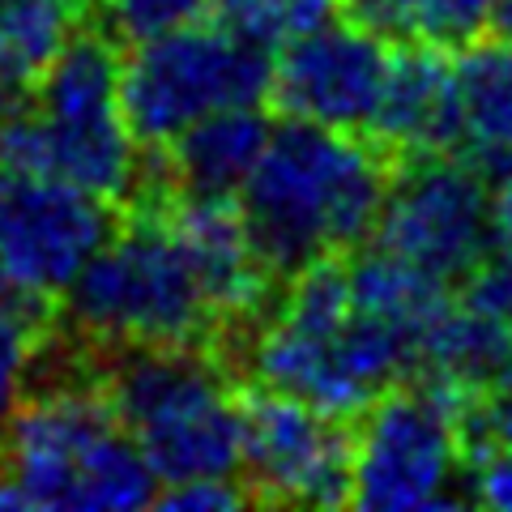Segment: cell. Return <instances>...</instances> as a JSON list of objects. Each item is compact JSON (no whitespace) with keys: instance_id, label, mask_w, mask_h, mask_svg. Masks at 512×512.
I'll return each instance as SVG.
<instances>
[{"instance_id":"cb8c5ba5","label":"cell","mask_w":512,"mask_h":512,"mask_svg":"<svg viewBox=\"0 0 512 512\" xmlns=\"http://www.w3.org/2000/svg\"><path fill=\"white\" fill-rule=\"evenodd\" d=\"M457 286H461V295H457L461 303H470L474 312L495 316V320H504V325H512V261H508V256L487 252Z\"/></svg>"},{"instance_id":"4316f807","label":"cell","mask_w":512,"mask_h":512,"mask_svg":"<svg viewBox=\"0 0 512 512\" xmlns=\"http://www.w3.org/2000/svg\"><path fill=\"white\" fill-rule=\"evenodd\" d=\"M491 30H495V39L512 47V0H500V5H495V13H491Z\"/></svg>"},{"instance_id":"8fae6325","label":"cell","mask_w":512,"mask_h":512,"mask_svg":"<svg viewBox=\"0 0 512 512\" xmlns=\"http://www.w3.org/2000/svg\"><path fill=\"white\" fill-rule=\"evenodd\" d=\"M239 474L261 500L333 508L350 500V431L303 397L256 389L244 397Z\"/></svg>"},{"instance_id":"ac0fdd59","label":"cell","mask_w":512,"mask_h":512,"mask_svg":"<svg viewBox=\"0 0 512 512\" xmlns=\"http://www.w3.org/2000/svg\"><path fill=\"white\" fill-rule=\"evenodd\" d=\"M73 30L77 0H13L0 9V116L30 103Z\"/></svg>"},{"instance_id":"ba28073f","label":"cell","mask_w":512,"mask_h":512,"mask_svg":"<svg viewBox=\"0 0 512 512\" xmlns=\"http://www.w3.org/2000/svg\"><path fill=\"white\" fill-rule=\"evenodd\" d=\"M457 397L427 380L393 384L350 436V500L367 512H436L470 500Z\"/></svg>"},{"instance_id":"603a6c76","label":"cell","mask_w":512,"mask_h":512,"mask_svg":"<svg viewBox=\"0 0 512 512\" xmlns=\"http://www.w3.org/2000/svg\"><path fill=\"white\" fill-rule=\"evenodd\" d=\"M107 30L120 39H146L158 35V30H171V26H184V22H197L210 0H99Z\"/></svg>"},{"instance_id":"d4e9b609","label":"cell","mask_w":512,"mask_h":512,"mask_svg":"<svg viewBox=\"0 0 512 512\" xmlns=\"http://www.w3.org/2000/svg\"><path fill=\"white\" fill-rule=\"evenodd\" d=\"M248 500H252V491L239 478H188V483L158 487L154 495V504L175 508V512H227Z\"/></svg>"},{"instance_id":"5bb4252c","label":"cell","mask_w":512,"mask_h":512,"mask_svg":"<svg viewBox=\"0 0 512 512\" xmlns=\"http://www.w3.org/2000/svg\"><path fill=\"white\" fill-rule=\"evenodd\" d=\"M367 137L397 154H453L457 137V82L453 56L431 43H406L393 52L376 120Z\"/></svg>"},{"instance_id":"8992f818","label":"cell","mask_w":512,"mask_h":512,"mask_svg":"<svg viewBox=\"0 0 512 512\" xmlns=\"http://www.w3.org/2000/svg\"><path fill=\"white\" fill-rule=\"evenodd\" d=\"M77 333L116 350L201 346L218 329L205 286L167 214H141L103 239L64 291Z\"/></svg>"},{"instance_id":"6da1fadb","label":"cell","mask_w":512,"mask_h":512,"mask_svg":"<svg viewBox=\"0 0 512 512\" xmlns=\"http://www.w3.org/2000/svg\"><path fill=\"white\" fill-rule=\"evenodd\" d=\"M389 167L372 137L282 120L239 188V218L269 278H295L372 239Z\"/></svg>"},{"instance_id":"7402d4cb","label":"cell","mask_w":512,"mask_h":512,"mask_svg":"<svg viewBox=\"0 0 512 512\" xmlns=\"http://www.w3.org/2000/svg\"><path fill=\"white\" fill-rule=\"evenodd\" d=\"M39 320L35 303L9 295L0 286V427L9 423V414L22 406L30 393V376L39 363Z\"/></svg>"},{"instance_id":"4fadbf2b","label":"cell","mask_w":512,"mask_h":512,"mask_svg":"<svg viewBox=\"0 0 512 512\" xmlns=\"http://www.w3.org/2000/svg\"><path fill=\"white\" fill-rule=\"evenodd\" d=\"M167 218L180 235L192 269H197L218 325L261 312L269 274L248 239L239 205L227 197H180V205Z\"/></svg>"},{"instance_id":"44dd1931","label":"cell","mask_w":512,"mask_h":512,"mask_svg":"<svg viewBox=\"0 0 512 512\" xmlns=\"http://www.w3.org/2000/svg\"><path fill=\"white\" fill-rule=\"evenodd\" d=\"M214 22L231 35L274 56L278 47L299 39L342 9V0H210Z\"/></svg>"},{"instance_id":"9a60e30c","label":"cell","mask_w":512,"mask_h":512,"mask_svg":"<svg viewBox=\"0 0 512 512\" xmlns=\"http://www.w3.org/2000/svg\"><path fill=\"white\" fill-rule=\"evenodd\" d=\"M457 137L453 154L487 175L491 188L512 184V47L470 39L453 56Z\"/></svg>"},{"instance_id":"484cf974","label":"cell","mask_w":512,"mask_h":512,"mask_svg":"<svg viewBox=\"0 0 512 512\" xmlns=\"http://www.w3.org/2000/svg\"><path fill=\"white\" fill-rule=\"evenodd\" d=\"M491 252L512 261V184L495 188V210H491Z\"/></svg>"},{"instance_id":"30bf717a","label":"cell","mask_w":512,"mask_h":512,"mask_svg":"<svg viewBox=\"0 0 512 512\" xmlns=\"http://www.w3.org/2000/svg\"><path fill=\"white\" fill-rule=\"evenodd\" d=\"M107 201L52 171L0 167V286L26 303L64 299L111 235Z\"/></svg>"},{"instance_id":"e0dca14e","label":"cell","mask_w":512,"mask_h":512,"mask_svg":"<svg viewBox=\"0 0 512 512\" xmlns=\"http://www.w3.org/2000/svg\"><path fill=\"white\" fill-rule=\"evenodd\" d=\"M414 380H427L457 402H474L512 380V325L448 299L427 329L414 363Z\"/></svg>"},{"instance_id":"7c38bea8","label":"cell","mask_w":512,"mask_h":512,"mask_svg":"<svg viewBox=\"0 0 512 512\" xmlns=\"http://www.w3.org/2000/svg\"><path fill=\"white\" fill-rule=\"evenodd\" d=\"M393 43L372 26L333 13L274 52L269 99L282 120L367 133L389 82Z\"/></svg>"},{"instance_id":"9c48e42d","label":"cell","mask_w":512,"mask_h":512,"mask_svg":"<svg viewBox=\"0 0 512 512\" xmlns=\"http://www.w3.org/2000/svg\"><path fill=\"white\" fill-rule=\"evenodd\" d=\"M495 188L457 154H419L389 180L376 244L427 278L453 286L491 252Z\"/></svg>"},{"instance_id":"2e32d148","label":"cell","mask_w":512,"mask_h":512,"mask_svg":"<svg viewBox=\"0 0 512 512\" xmlns=\"http://www.w3.org/2000/svg\"><path fill=\"white\" fill-rule=\"evenodd\" d=\"M274 120H269L265 103L252 107H222L188 124L167 150V175L180 188V197H227L235 201L239 188L261 158Z\"/></svg>"},{"instance_id":"ffe728a7","label":"cell","mask_w":512,"mask_h":512,"mask_svg":"<svg viewBox=\"0 0 512 512\" xmlns=\"http://www.w3.org/2000/svg\"><path fill=\"white\" fill-rule=\"evenodd\" d=\"M466 487L470 500L512 512V384L466 414Z\"/></svg>"},{"instance_id":"5b68a950","label":"cell","mask_w":512,"mask_h":512,"mask_svg":"<svg viewBox=\"0 0 512 512\" xmlns=\"http://www.w3.org/2000/svg\"><path fill=\"white\" fill-rule=\"evenodd\" d=\"M103 393L158 487L239 474L244 397L197 346L120 350Z\"/></svg>"},{"instance_id":"7a4b0ae2","label":"cell","mask_w":512,"mask_h":512,"mask_svg":"<svg viewBox=\"0 0 512 512\" xmlns=\"http://www.w3.org/2000/svg\"><path fill=\"white\" fill-rule=\"evenodd\" d=\"M286 282L248 346V367L265 389L350 419L414 376L419 333L350 291L346 256L308 265Z\"/></svg>"},{"instance_id":"3957f363","label":"cell","mask_w":512,"mask_h":512,"mask_svg":"<svg viewBox=\"0 0 512 512\" xmlns=\"http://www.w3.org/2000/svg\"><path fill=\"white\" fill-rule=\"evenodd\" d=\"M0 167L52 171L99 201H124L141 180V146L120 103V47L73 30L30 103L0 116Z\"/></svg>"},{"instance_id":"83f0119b","label":"cell","mask_w":512,"mask_h":512,"mask_svg":"<svg viewBox=\"0 0 512 512\" xmlns=\"http://www.w3.org/2000/svg\"><path fill=\"white\" fill-rule=\"evenodd\" d=\"M5 5H13V0H0V9H5Z\"/></svg>"},{"instance_id":"277c9868","label":"cell","mask_w":512,"mask_h":512,"mask_svg":"<svg viewBox=\"0 0 512 512\" xmlns=\"http://www.w3.org/2000/svg\"><path fill=\"white\" fill-rule=\"evenodd\" d=\"M0 478L26 508L133 512L154 504L158 478L116 419L103 389L56 384L9 414Z\"/></svg>"},{"instance_id":"52a82bcc","label":"cell","mask_w":512,"mask_h":512,"mask_svg":"<svg viewBox=\"0 0 512 512\" xmlns=\"http://www.w3.org/2000/svg\"><path fill=\"white\" fill-rule=\"evenodd\" d=\"M274 56L218 22H184L133 39L120 56V103L141 150H167L188 124L222 107L269 103Z\"/></svg>"},{"instance_id":"d6986e66","label":"cell","mask_w":512,"mask_h":512,"mask_svg":"<svg viewBox=\"0 0 512 512\" xmlns=\"http://www.w3.org/2000/svg\"><path fill=\"white\" fill-rule=\"evenodd\" d=\"M350 18L372 26L389 43L461 47L491 26L500 0H342Z\"/></svg>"}]
</instances>
